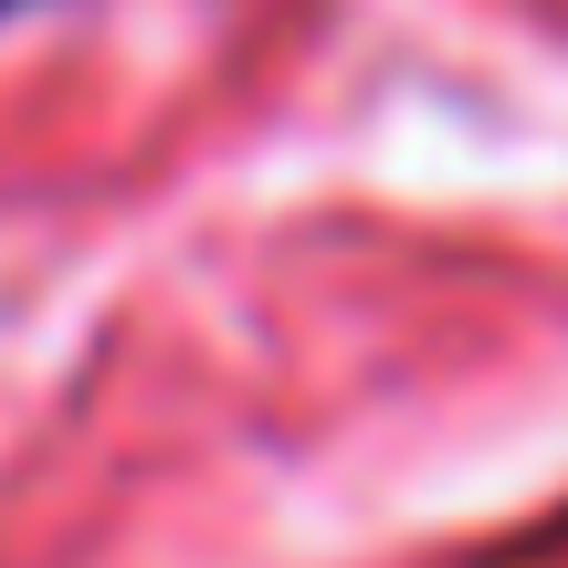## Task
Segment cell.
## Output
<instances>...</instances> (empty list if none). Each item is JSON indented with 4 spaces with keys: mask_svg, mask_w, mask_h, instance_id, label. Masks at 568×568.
Here are the masks:
<instances>
[{
    "mask_svg": "<svg viewBox=\"0 0 568 568\" xmlns=\"http://www.w3.org/2000/svg\"><path fill=\"white\" fill-rule=\"evenodd\" d=\"M11 11H42V0H0V21H11Z\"/></svg>",
    "mask_w": 568,
    "mask_h": 568,
    "instance_id": "1",
    "label": "cell"
}]
</instances>
